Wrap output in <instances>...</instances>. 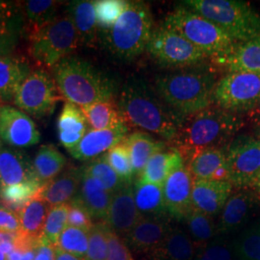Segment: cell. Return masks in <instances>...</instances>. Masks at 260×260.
Masks as SVG:
<instances>
[{
  "mask_svg": "<svg viewBox=\"0 0 260 260\" xmlns=\"http://www.w3.org/2000/svg\"><path fill=\"white\" fill-rule=\"evenodd\" d=\"M153 32V19L144 1H128V5L114 26L101 31L103 47L116 59L129 61L142 54Z\"/></svg>",
  "mask_w": 260,
  "mask_h": 260,
  "instance_id": "obj_5",
  "label": "cell"
},
{
  "mask_svg": "<svg viewBox=\"0 0 260 260\" xmlns=\"http://www.w3.org/2000/svg\"><path fill=\"white\" fill-rule=\"evenodd\" d=\"M180 6L212 21L234 42L260 37V15L244 1L187 0Z\"/></svg>",
  "mask_w": 260,
  "mask_h": 260,
  "instance_id": "obj_6",
  "label": "cell"
},
{
  "mask_svg": "<svg viewBox=\"0 0 260 260\" xmlns=\"http://www.w3.org/2000/svg\"><path fill=\"white\" fill-rule=\"evenodd\" d=\"M40 182L35 175L33 161L19 149L2 147L0 149V187L25 182Z\"/></svg>",
  "mask_w": 260,
  "mask_h": 260,
  "instance_id": "obj_21",
  "label": "cell"
},
{
  "mask_svg": "<svg viewBox=\"0 0 260 260\" xmlns=\"http://www.w3.org/2000/svg\"><path fill=\"white\" fill-rule=\"evenodd\" d=\"M141 219L134 199V185L125 183L113 194L108 215L104 222L114 233L125 236Z\"/></svg>",
  "mask_w": 260,
  "mask_h": 260,
  "instance_id": "obj_16",
  "label": "cell"
},
{
  "mask_svg": "<svg viewBox=\"0 0 260 260\" xmlns=\"http://www.w3.org/2000/svg\"><path fill=\"white\" fill-rule=\"evenodd\" d=\"M237 260H260V218L232 240Z\"/></svg>",
  "mask_w": 260,
  "mask_h": 260,
  "instance_id": "obj_37",
  "label": "cell"
},
{
  "mask_svg": "<svg viewBox=\"0 0 260 260\" xmlns=\"http://www.w3.org/2000/svg\"><path fill=\"white\" fill-rule=\"evenodd\" d=\"M128 5L124 0L94 1L96 24L101 31L111 29Z\"/></svg>",
  "mask_w": 260,
  "mask_h": 260,
  "instance_id": "obj_43",
  "label": "cell"
},
{
  "mask_svg": "<svg viewBox=\"0 0 260 260\" xmlns=\"http://www.w3.org/2000/svg\"><path fill=\"white\" fill-rule=\"evenodd\" d=\"M233 188L228 180L195 179L192 191L193 208L212 218L219 216L233 193Z\"/></svg>",
  "mask_w": 260,
  "mask_h": 260,
  "instance_id": "obj_18",
  "label": "cell"
},
{
  "mask_svg": "<svg viewBox=\"0 0 260 260\" xmlns=\"http://www.w3.org/2000/svg\"><path fill=\"white\" fill-rule=\"evenodd\" d=\"M147 50L162 67L177 70L203 65L208 58L187 39L163 24L153 29Z\"/></svg>",
  "mask_w": 260,
  "mask_h": 260,
  "instance_id": "obj_9",
  "label": "cell"
},
{
  "mask_svg": "<svg viewBox=\"0 0 260 260\" xmlns=\"http://www.w3.org/2000/svg\"><path fill=\"white\" fill-rule=\"evenodd\" d=\"M111 192L104 189L95 179L90 177L82 167V177L78 193L73 202L81 205L92 219L105 221L111 205Z\"/></svg>",
  "mask_w": 260,
  "mask_h": 260,
  "instance_id": "obj_23",
  "label": "cell"
},
{
  "mask_svg": "<svg viewBox=\"0 0 260 260\" xmlns=\"http://www.w3.org/2000/svg\"><path fill=\"white\" fill-rule=\"evenodd\" d=\"M51 70L58 90L67 102L83 107L113 101L114 81L90 62L79 57L69 56Z\"/></svg>",
  "mask_w": 260,
  "mask_h": 260,
  "instance_id": "obj_4",
  "label": "cell"
},
{
  "mask_svg": "<svg viewBox=\"0 0 260 260\" xmlns=\"http://www.w3.org/2000/svg\"><path fill=\"white\" fill-rule=\"evenodd\" d=\"M259 102L260 74L228 73L214 90V105L226 111L247 114Z\"/></svg>",
  "mask_w": 260,
  "mask_h": 260,
  "instance_id": "obj_10",
  "label": "cell"
},
{
  "mask_svg": "<svg viewBox=\"0 0 260 260\" xmlns=\"http://www.w3.org/2000/svg\"><path fill=\"white\" fill-rule=\"evenodd\" d=\"M134 199L142 218H167L169 214L165 205L163 186L134 183Z\"/></svg>",
  "mask_w": 260,
  "mask_h": 260,
  "instance_id": "obj_32",
  "label": "cell"
},
{
  "mask_svg": "<svg viewBox=\"0 0 260 260\" xmlns=\"http://www.w3.org/2000/svg\"><path fill=\"white\" fill-rule=\"evenodd\" d=\"M107 239L108 250L106 260H134L126 243L110 228L107 233Z\"/></svg>",
  "mask_w": 260,
  "mask_h": 260,
  "instance_id": "obj_47",
  "label": "cell"
},
{
  "mask_svg": "<svg viewBox=\"0 0 260 260\" xmlns=\"http://www.w3.org/2000/svg\"><path fill=\"white\" fill-rule=\"evenodd\" d=\"M80 108L92 129H114L125 124L113 101L93 103Z\"/></svg>",
  "mask_w": 260,
  "mask_h": 260,
  "instance_id": "obj_35",
  "label": "cell"
},
{
  "mask_svg": "<svg viewBox=\"0 0 260 260\" xmlns=\"http://www.w3.org/2000/svg\"><path fill=\"white\" fill-rule=\"evenodd\" d=\"M249 123H251L253 128L259 127L260 126V102L257 105L252 108L251 111L246 114V119Z\"/></svg>",
  "mask_w": 260,
  "mask_h": 260,
  "instance_id": "obj_52",
  "label": "cell"
},
{
  "mask_svg": "<svg viewBox=\"0 0 260 260\" xmlns=\"http://www.w3.org/2000/svg\"><path fill=\"white\" fill-rule=\"evenodd\" d=\"M0 260H7L6 254H5V252L2 250L1 246H0Z\"/></svg>",
  "mask_w": 260,
  "mask_h": 260,
  "instance_id": "obj_54",
  "label": "cell"
},
{
  "mask_svg": "<svg viewBox=\"0 0 260 260\" xmlns=\"http://www.w3.org/2000/svg\"><path fill=\"white\" fill-rule=\"evenodd\" d=\"M93 219L81 205L75 202L70 204L68 214V225L89 232L93 226Z\"/></svg>",
  "mask_w": 260,
  "mask_h": 260,
  "instance_id": "obj_48",
  "label": "cell"
},
{
  "mask_svg": "<svg viewBox=\"0 0 260 260\" xmlns=\"http://www.w3.org/2000/svg\"><path fill=\"white\" fill-rule=\"evenodd\" d=\"M254 137L255 138H257V139L260 140V126L259 127H256V128H254Z\"/></svg>",
  "mask_w": 260,
  "mask_h": 260,
  "instance_id": "obj_55",
  "label": "cell"
},
{
  "mask_svg": "<svg viewBox=\"0 0 260 260\" xmlns=\"http://www.w3.org/2000/svg\"><path fill=\"white\" fill-rule=\"evenodd\" d=\"M260 205V194L254 189L242 188L233 191L220 214L218 234L230 236L239 233L249 223Z\"/></svg>",
  "mask_w": 260,
  "mask_h": 260,
  "instance_id": "obj_13",
  "label": "cell"
},
{
  "mask_svg": "<svg viewBox=\"0 0 260 260\" xmlns=\"http://www.w3.org/2000/svg\"><path fill=\"white\" fill-rule=\"evenodd\" d=\"M30 72L24 60L12 55H0V99L3 103L14 101L19 86Z\"/></svg>",
  "mask_w": 260,
  "mask_h": 260,
  "instance_id": "obj_30",
  "label": "cell"
},
{
  "mask_svg": "<svg viewBox=\"0 0 260 260\" xmlns=\"http://www.w3.org/2000/svg\"><path fill=\"white\" fill-rule=\"evenodd\" d=\"M177 149H162L149 158L137 180L142 183L163 186L168 177L178 168L185 165Z\"/></svg>",
  "mask_w": 260,
  "mask_h": 260,
  "instance_id": "obj_27",
  "label": "cell"
},
{
  "mask_svg": "<svg viewBox=\"0 0 260 260\" xmlns=\"http://www.w3.org/2000/svg\"><path fill=\"white\" fill-rule=\"evenodd\" d=\"M3 103V102H2V100H1V99H0V103Z\"/></svg>",
  "mask_w": 260,
  "mask_h": 260,
  "instance_id": "obj_58",
  "label": "cell"
},
{
  "mask_svg": "<svg viewBox=\"0 0 260 260\" xmlns=\"http://www.w3.org/2000/svg\"><path fill=\"white\" fill-rule=\"evenodd\" d=\"M61 250L87 259L89 249V232L67 225L57 245Z\"/></svg>",
  "mask_w": 260,
  "mask_h": 260,
  "instance_id": "obj_44",
  "label": "cell"
},
{
  "mask_svg": "<svg viewBox=\"0 0 260 260\" xmlns=\"http://www.w3.org/2000/svg\"><path fill=\"white\" fill-rule=\"evenodd\" d=\"M82 177V167L70 168L41 188L38 197L47 205H70L78 193Z\"/></svg>",
  "mask_w": 260,
  "mask_h": 260,
  "instance_id": "obj_22",
  "label": "cell"
},
{
  "mask_svg": "<svg viewBox=\"0 0 260 260\" xmlns=\"http://www.w3.org/2000/svg\"><path fill=\"white\" fill-rule=\"evenodd\" d=\"M173 229L167 218H142L124 238L126 245L137 252L154 251Z\"/></svg>",
  "mask_w": 260,
  "mask_h": 260,
  "instance_id": "obj_20",
  "label": "cell"
},
{
  "mask_svg": "<svg viewBox=\"0 0 260 260\" xmlns=\"http://www.w3.org/2000/svg\"><path fill=\"white\" fill-rule=\"evenodd\" d=\"M0 140L12 148H29L41 141V133L27 114L13 106L2 105L0 107Z\"/></svg>",
  "mask_w": 260,
  "mask_h": 260,
  "instance_id": "obj_14",
  "label": "cell"
},
{
  "mask_svg": "<svg viewBox=\"0 0 260 260\" xmlns=\"http://www.w3.org/2000/svg\"><path fill=\"white\" fill-rule=\"evenodd\" d=\"M55 260H87L86 258L75 256L74 254H71L69 252L61 250L60 248H55Z\"/></svg>",
  "mask_w": 260,
  "mask_h": 260,
  "instance_id": "obj_53",
  "label": "cell"
},
{
  "mask_svg": "<svg viewBox=\"0 0 260 260\" xmlns=\"http://www.w3.org/2000/svg\"><path fill=\"white\" fill-rule=\"evenodd\" d=\"M127 133L128 127L126 124L114 129H89L81 141L69 152L79 161L93 160L122 143L127 137Z\"/></svg>",
  "mask_w": 260,
  "mask_h": 260,
  "instance_id": "obj_17",
  "label": "cell"
},
{
  "mask_svg": "<svg viewBox=\"0 0 260 260\" xmlns=\"http://www.w3.org/2000/svg\"><path fill=\"white\" fill-rule=\"evenodd\" d=\"M254 190H255V191H257V192L260 194V176L259 177H258L257 182H256V185L254 187Z\"/></svg>",
  "mask_w": 260,
  "mask_h": 260,
  "instance_id": "obj_56",
  "label": "cell"
},
{
  "mask_svg": "<svg viewBox=\"0 0 260 260\" xmlns=\"http://www.w3.org/2000/svg\"><path fill=\"white\" fill-rule=\"evenodd\" d=\"M212 61L229 73L260 74V37L235 42L225 53L214 57Z\"/></svg>",
  "mask_w": 260,
  "mask_h": 260,
  "instance_id": "obj_19",
  "label": "cell"
},
{
  "mask_svg": "<svg viewBox=\"0 0 260 260\" xmlns=\"http://www.w3.org/2000/svg\"><path fill=\"white\" fill-rule=\"evenodd\" d=\"M43 185L36 181L0 187V203L19 213L29 202L37 197Z\"/></svg>",
  "mask_w": 260,
  "mask_h": 260,
  "instance_id": "obj_39",
  "label": "cell"
},
{
  "mask_svg": "<svg viewBox=\"0 0 260 260\" xmlns=\"http://www.w3.org/2000/svg\"><path fill=\"white\" fill-rule=\"evenodd\" d=\"M109 226L104 221L93 223L89 231V249L87 260H106L108 250L107 233Z\"/></svg>",
  "mask_w": 260,
  "mask_h": 260,
  "instance_id": "obj_46",
  "label": "cell"
},
{
  "mask_svg": "<svg viewBox=\"0 0 260 260\" xmlns=\"http://www.w3.org/2000/svg\"><path fill=\"white\" fill-rule=\"evenodd\" d=\"M226 147L210 148L198 152L187 163L192 177L195 179L229 180L226 165Z\"/></svg>",
  "mask_w": 260,
  "mask_h": 260,
  "instance_id": "obj_24",
  "label": "cell"
},
{
  "mask_svg": "<svg viewBox=\"0 0 260 260\" xmlns=\"http://www.w3.org/2000/svg\"><path fill=\"white\" fill-rule=\"evenodd\" d=\"M229 180L237 189H254L260 176V140L238 136L226 147Z\"/></svg>",
  "mask_w": 260,
  "mask_h": 260,
  "instance_id": "obj_12",
  "label": "cell"
},
{
  "mask_svg": "<svg viewBox=\"0 0 260 260\" xmlns=\"http://www.w3.org/2000/svg\"><path fill=\"white\" fill-rule=\"evenodd\" d=\"M30 54L38 64L52 69L80 45L75 24L66 14L29 37Z\"/></svg>",
  "mask_w": 260,
  "mask_h": 260,
  "instance_id": "obj_8",
  "label": "cell"
},
{
  "mask_svg": "<svg viewBox=\"0 0 260 260\" xmlns=\"http://www.w3.org/2000/svg\"><path fill=\"white\" fill-rule=\"evenodd\" d=\"M20 231L19 214L0 205V232L17 233Z\"/></svg>",
  "mask_w": 260,
  "mask_h": 260,
  "instance_id": "obj_49",
  "label": "cell"
},
{
  "mask_svg": "<svg viewBox=\"0 0 260 260\" xmlns=\"http://www.w3.org/2000/svg\"><path fill=\"white\" fill-rule=\"evenodd\" d=\"M195 254V244L189 234L179 228H173L149 255L151 260H194Z\"/></svg>",
  "mask_w": 260,
  "mask_h": 260,
  "instance_id": "obj_29",
  "label": "cell"
},
{
  "mask_svg": "<svg viewBox=\"0 0 260 260\" xmlns=\"http://www.w3.org/2000/svg\"><path fill=\"white\" fill-rule=\"evenodd\" d=\"M163 25L179 33L212 58L225 53L235 43L212 21L180 5L168 14Z\"/></svg>",
  "mask_w": 260,
  "mask_h": 260,
  "instance_id": "obj_7",
  "label": "cell"
},
{
  "mask_svg": "<svg viewBox=\"0 0 260 260\" xmlns=\"http://www.w3.org/2000/svg\"><path fill=\"white\" fill-rule=\"evenodd\" d=\"M66 165L67 159L53 145L42 146L33 160L35 175L42 185L58 177Z\"/></svg>",
  "mask_w": 260,
  "mask_h": 260,
  "instance_id": "obj_34",
  "label": "cell"
},
{
  "mask_svg": "<svg viewBox=\"0 0 260 260\" xmlns=\"http://www.w3.org/2000/svg\"><path fill=\"white\" fill-rule=\"evenodd\" d=\"M70 205L51 206L43 229L41 238L57 247L61 234L68 225V214Z\"/></svg>",
  "mask_w": 260,
  "mask_h": 260,
  "instance_id": "obj_41",
  "label": "cell"
},
{
  "mask_svg": "<svg viewBox=\"0 0 260 260\" xmlns=\"http://www.w3.org/2000/svg\"><path fill=\"white\" fill-rule=\"evenodd\" d=\"M216 72L204 65L158 75L155 91L180 121L213 104Z\"/></svg>",
  "mask_w": 260,
  "mask_h": 260,
  "instance_id": "obj_2",
  "label": "cell"
},
{
  "mask_svg": "<svg viewBox=\"0 0 260 260\" xmlns=\"http://www.w3.org/2000/svg\"><path fill=\"white\" fill-rule=\"evenodd\" d=\"M124 144L129 152L134 176L138 177L144 171L149 158L165 148L163 142L154 139L151 135L143 131L131 133L124 140Z\"/></svg>",
  "mask_w": 260,
  "mask_h": 260,
  "instance_id": "obj_31",
  "label": "cell"
},
{
  "mask_svg": "<svg viewBox=\"0 0 260 260\" xmlns=\"http://www.w3.org/2000/svg\"><path fill=\"white\" fill-rule=\"evenodd\" d=\"M50 206L41 198L36 197L19 211L20 233L29 237L40 239Z\"/></svg>",
  "mask_w": 260,
  "mask_h": 260,
  "instance_id": "obj_36",
  "label": "cell"
},
{
  "mask_svg": "<svg viewBox=\"0 0 260 260\" xmlns=\"http://www.w3.org/2000/svg\"><path fill=\"white\" fill-rule=\"evenodd\" d=\"M55 246L40 238L35 260H55Z\"/></svg>",
  "mask_w": 260,
  "mask_h": 260,
  "instance_id": "obj_50",
  "label": "cell"
},
{
  "mask_svg": "<svg viewBox=\"0 0 260 260\" xmlns=\"http://www.w3.org/2000/svg\"><path fill=\"white\" fill-rule=\"evenodd\" d=\"M88 121L81 108L66 101L57 121L58 139L63 147L70 150L81 141L88 131Z\"/></svg>",
  "mask_w": 260,
  "mask_h": 260,
  "instance_id": "obj_26",
  "label": "cell"
},
{
  "mask_svg": "<svg viewBox=\"0 0 260 260\" xmlns=\"http://www.w3.org/2000/svg\"><path fill=\"white\" fill-rule=\"evenodd\" d=\"M108 164L125 183H133L134 172L130 161L129 152L124 141L104 153Z\"/></svg>",
  "mask_w": 260,
  "mask_h": 260,
  "instance_id": "obj_45",
  "label": "cell"
},
{
  "mask_svg": "<svg viewBox=\"0 0 260 260\" xmlns=\"http://www.w3.org/2000/svg\"><path fill=\"white\" fill-rule=\"evenodd\" d=\"M2 147H3V146H2V142H1V140H0V149H1Z\"/></svg>",
  "mask_w": 260,
  "mask_h": 260,
  "instance_id": "obj_57",
  "label": "cell"
},
{
  "mask_svg": "<svg viewBox=\"0 0 260 260\" xmlns=\"http://www.w3.org/2000/svg\"><path fill=\"white\" fill-rule=\"evenodd\" d=\"M83 170L90 177L95 179L104 189L111 192L112 194L116 193L125 184V182L121 180L108 164L104 154L93 159L86 166H83Z\"/></svg>",
  "mask_w": 260,
  "mask_h": 260,
  "instance_id": "obj_40",
  "label": "cell"
},
{
  "mask_svg": "<svg viewBox=\"0 0 260 260\" xmlns=\"http://www.w3.org/2000/svg\"><path fill=\"white\" fill-rule=\"evenodd\" d=\"M24 32L20 3L0 1V55H11Z\"/></svg>",
  "mask_w": 260,
  "mask_h": 260,
  "instance_id": "obj_25",
  "label": "cell"
},
{
  "mask_svg": "<svg viewBox=\"0 0 260 260\" xmlns=\"http://www.w3.org/2000/svg\"><path fill=\"white\" fill-rule=\"evenodd\" d=\"M75 24L79 44L93 47L99 37L96 24L94 1H72L68 6L67 13Z\"/></svg>",
  "mask_w": 260,
  "mask_h": 260,
  "instance_id": "obj_28",
  "label": "cell"
},
{
  "mask_svg": "<svg viewBox=\"0 0 260 260\" xmlns=\"http://www.w3.org/2000/svg\"><path fill=\"white\" fill-rule=\"evenodd\" d=\"M62 100L53 76L45 69L31 71L19 86L14 103L21 111L36 119L49 115Z\"/></svg>",
  "mask_w": 260,
  "mask_h": 260,
  "instance_id": "obj_11",
  "label": "cell"
},
{
  "mask_svg": "<svg viewBox=\"0 0 260 260\" xmlns=\"http://www.w3.org/2000/svg\"><path fill=\"white\" fill-rule=\"evenodd\" d=\"M0 107H1V106H0Z\"/></svg>",
  "mask_w": 260,
  "mask_h": 260,
  "instance_id": "obj_59",
  "label": "cell"
},
{
  "mask_svg": "<svg viewBox=\"0 0 260 260\" xmlns=\"http://www.w3.org/2000/svg\"><path fill=\"white\" fill-rule=\"evenodd\" d=\"M184 220L188 229L187 233L195 244L196 249L219 235L214 218L195 208L190 210Z\"/></svg>",
  "mask_w": 260,
  "mask_h": 260,
  "instance_id": "obj_38",
  "label": "cell"
},
{
  "mask_svg": "<svg viewBox=\"0 0 260 260\" xmlns=\"http://www.w3.org/2000/svg\"><path fill=\"white\" fill-rule=\"evenodd\" d=\"M36 247L31 248H16L6 255L7 260H35Z\"/></svg>",
  "mask_w": 260,
  "mask_h": 260,
  "instance_id": "obj_51",
  "label": "cell"
},
{
  "mask_svg": "<svg viewBox=\"0 0 260 260\" xmlns=\"http://www.w3.org/2000/svg\"><path fill=\"white\" fill-rule=\"evenodd\" d=\"M194 260H236L233 242L228 236L217 235L196 249Z\"/></svg>",
  "mask_w": 260,
  "mask_h": 260,
  "instance_id": "obj_42",
  "label": "cell"
},
{
  "mask_svg": "<svg viewBox=\"0 0 260 260\" xmlns=\"http://www.w3.org/2000/svg\"><path fill=\"white\" fill-rule=\"evenodd\" d=\"M193 184L194 178L185 165L178 168L168 177L163 185V193L167 212L171 218L178 221L184 220L193 208Z\"/></svg>",
  "mask_w": 260,
  "mask_h": 260,
  "instance_id": "obj_15",
  "label": "cell"
},
{
  "mask_svg": "<svg viewBox=\"0 0 260 260\" xmlns=\"http://www.w3.org/2000/svg\"><path fill=\"white\" fill-rule=\"evenodd\" d=\"M244 125L243 115L212 104L188 117L172 142L174 149L178 150L184 162L188 163L202 150L228 146L226 143L232 142L233 136Z\"/></svg>",
  "mask_w": 260,
  "mask_h": 260,
  "instance_id": "obj_3",
  "label": "cell"
},
{
  "mask_svg": "<svg viewBox=\"0 0 260 260\" xmlns=\"http://www.w3.org/2000/svg\"><path fill=\"white\" fill-rule=\"evenodd\" d=\"M20 5L24 17V31L30 37L57 18L59 2L52 0H29L20 2Z\"/></svg>",
  "mask_w": 260,
  "mask_h": 260,
  "instance_id": "obj_33",
  "label": "cell"
},
{
  "mask_svg": "<svg viewBox=\"0 0 260 260\" xmlns=\"http://www.w3.org/2000/svg\"><path fill=\"white\" fill-rule=\"evenodd\" d=\"M117 107L128 128L140 127L171 142L182 124L156 91L138 76H130L123 84Z\"/></svg>",
  "mask_w": 260,
  "mask_h": 260,
  "instance_id": "obj_1",
  "label": "cell"
}]
</instances>
